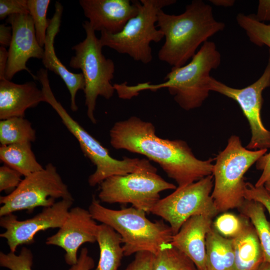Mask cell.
I'll use <instances>...</instances> for the list:
<instances>
[{
	"mask_svg": "<svg viewBox=\"0 0 270 270\" xmlns=\"http://www.w3.org/2000/svg\"><path fill=\"white\" fill-rule=\"evenodd\" d=\"M110 138L114 148L140 154L157 163L178 187L212 174L213 159H198L183 140L158 136L152 122L136 116L115 122L110 130Z\"/></svg>",
	"mask_w": 270,
	"mask_h": 270,
	"instance_id": "6da1fadb",
	"label": "cell"
},
{
	"mask_svg": "<svg viewBox=\"0 0 270 270\" xmlns=\"http://www.w3.org/2000/svg\"><path fill=\"white\" fill-rule=\"evenodd\" d=\"M156 26L165 38L158 58L172 68L185 65L200 44L225 28L224 22L214 18L212 6L202 0H192L178 15L160 10Z\"/></svg>",
	"mask_w": 270,
	"mask_h": 270,
	"instance_id": "7a4b0ae2",
	"label": "cell"
},
{
	"mask_svg": "<svg viewBox=\"0 0 270 270\" xmlns=\"http://www.w3.org/2000/svg\"><path fill=\"white\" fill-rule=\"evenodd\" d=\"M221 62V54L215 43L204 42L188 64L172 68L164 78V82L158 84L149 82L129 86L126 82L116 84L114 88L118 97L131 99L142 90L155 92L167 88L178 105L186 110L202 106L210 92L209 82L210 72L216 69Z\"/></svg>",
	"mask_w": 270,
	"mask_h": 270,
	"instance_id": "3957f363",
	"label": "cell"
},
{
	"mask_svg": "<svg viewBox=\"0 0 270 270\" xmlns=\"http://www.w3.org/2000/svg\"><path fill=\"white\" fill-rule=\"evenodd\" d=\"M88 210L96 220L110 226L120 235L124 256L140 252L156 254L172 246L174 234L170 226L162 220L150 221L142 210L133 206L110 209L94 197Z\"/></svg>",
	"mask_w": 270,
	"mask_h": 270,
	"instance_id": "277c9868",
	"label": "cell"
},
{
	"mask_svg": "<svg viewBox=\"0 0 270 270\" xmlns=\"http://www.w3.org/2000/svg\"><path fill=\"white\" fill-rule=\"evenodd\" d=\"M36 76L42 84L46 102L55 110L62 123L78 140L84 156L96 167L88 178L90 186L100 184L105 179L114 176L157 171L148 159L126 158L118 160L112 157L108 150L76 121L56 99L50 86L48 70L40 69Z\"/></svg>",
	"mask_w": 270,
	"mask_h": 270,
	"instance_id": "5b68a950",
	"label": "cell"
},
{
	"mask_svg": "<svg viewBox=\"0 0 270 270\" xmlns=\"http://www.w3.org/2000/svg\"><path fill=\"white\" fill-rule=\"evenodd\" d=\"M267 151L248 150L242 146L238 136H230L226 147L215 159L212 172V197L218 213L241 206L245 200L244 175Z\"/></svg>",
	"mask_w": 270,
	"mask_h": 270,
	"instance_id": "8992f818",
	"label": "cell"
},
{
	"mask_svg": "<svg viewBox=\"0 0 270 270\" xmlns=\"http://www.w3.org/2000/svg\"><path fill=\"white\" fill-rule=\"evenodd\" d=\"M86 38L81 42L73 46L75 52L69 62L74 69H80L84 76L85 87V105L86 114L91 122H96L94 116L96 99L98 96L110 99L115 91L111 83L114 78L115 65L113 60L105 57L102 52L100 38L95 34L88 20L82 23Z\"/></svg>",
	"mask_w": 270,
	"mask_h": 270,
	"instance_id": "52a82bcc",
	"label": "cell"
},
{
	"mask_svg": "<svg viewBox=\"0 0 270 270\" xmlns=\"http://www.w3.org/2000/svg\"><path fill=\"white\" fill-rule=\"evenodd\" d=\"M138 14L130 18L120 32L112 34L100 32L103 46H108L121 54H126L144 64L152 60V42H158L164 38L156 28L158 14L164 7L176 2V0H140Z\"/></svg>",
	"mask_w": 270,
	"mask_h": 270,
	"instance_id": "ba28073f",
	"label": "cell"
},
{
	"mask_svg": "<svg viewBox=\"0 0 270 270\" xmlns=\"http://www.w3.org/2000/svg\"><path fill=\"white\" fill-rule=\"evenodd\" d=\"M56 199L74 200L56 167L48 163L42 170L24 176L12 192L0 196V216L22 210L32 212L37 207L52 206Z\"/></svg>",
	"mask_w": 270,
	"mask_h": 270,
	"instance_id": "9c48e42d",
	"label": "cell"
},
{
	"mask_svg": "<svg viewBox=\"0 0 270 270\" xmlns=\"http://www.w3.org/2000/svg\"><path fill=\"white\" fill-rule=\"evenodd\" d=\"M98 197L102 202L130 204L132 206L150 212L160 198L162 192L176 190L156 172L144 171L110 176L100 184Z\"/></svg>",
	"mask_w": 270,
	"mask_h": 270,
	"instance_id": "30bf717a",
	"label": "cell"
},
{
	"mask_svg": "<svg viewBox=\"0 0 270 270\" xmlns=\"http://www.w3.org/2000/svg\"><path fill=\"white\" fill-rule=\"evenodd\" d=\"M214 185L213 175L175 190L160 199L151 211L169 224L173 234L190 217L203 215L214 218L218 212L212 197Z\"/></svg>",
	"mask_w": 270,
	"mask_h": 270,
	"instance_id": "8fae6325",
	"label": "cell"
},
{
	"mask_svg": "<svg viewBox=\"0 0 270 270\" xmlns=\"http://www.w3.org/2000/svg\"><path fill=\"white\" fill-rule=\"evenodd\" d=\"M210 89L236 101L246 118L251 138L246 148L250 150L270 148V131L264 126L261 118L264 99L262 92L270 86V50L267 65L262 75L254 83L242 88L230 87L211 76Z\"/></svg>",
	"mask_w": 270,
	"mask_h": 270,
	"instance_id": "7c38bea8",
	"label": "cell"
},
{
	"mask_svg": "<svg viewBox=\"0 0 270 270\" xmlns=\"http://www.w3.org/2000/svg\"><path fill=\"white\" fill-rule=\"evenodd\" d=\"M74 200H60L52 206L44 208L32 218L20 220L14 214L0 217V226L5 230L0 236L6 240L10 252L18 246L34 242L36 234L49 228H60L63 224Z\"/></svg>",
	"mask_w": 270,
	"mask_h": 270,
	"instance_id": "4fadbf2b",
	"label": "cell"
},
{
	"mask_svg": "<svg viewBox=\"0 0 270 270\" xmlns=\"http://www.w3.org/2000/svg\"><path fill=\"white\" fill-rule=\"evenodd\" d=\"M98 226L88 210L76 206L70 210L62 226L46 238V244L62 248L65 262L71 266L77 262L82 245L96 242Z\"/></svg>",
	"mask_w": 270,
	"mask_h": 270,
	"instance_id": "5bb4252c",
	"label": "cell"
},
{
	"mask_svg": "<svg viewBox=\"0 0 270 270\" xmlns=\"http://www.w3.org/2000/svg\"><path fill=\"white\" fill-rule=\"evenodd\" d=\"M7 23L12 28V36L8 50V58L6 79L10 80L18 72L26 70L37 80L26 66L30 58L42 59L44 48L38 43L32 18L29 14L9 16Z\"/></svg>",
	"mask_w": 270,
	"mask_h": 270,
	"instance_id": "9a60e30c",
	"label": "cell"
},
{
	"mask_svg": "<svg viewBox=\"0 0 270 270\" xmlns=\"http://www.w3.org/2000/svg\"><path fill=\"white\" fill-rule=\"evenodd\" d=\"M85 16L94 31L116 34L138 13L140 0H80Z\"/></svg>",
	"mask_w": 270,
	"mask_h": 270,
	"instance_id": "2e32d148",
	"label": "cell"
},
{
	"mask_svg": "<svg viewBox=\"0 0 270 270\" xmlns=\"http://www.w3.org/2000/svg\"><path fill=\"white\" fill-rule=\"evenodd\" d=\"M212 218L203 215L192 216L172 239L171 245L186 255L198 270H206V236L212 228Z\"/></svg>",
	"mask_w": 270,
	"mask_h": 270,
	"instance_id": "e0dca14e",
	"label": "cell"
},
{
	"mask_svg": "<svg viewBox=\"0 0 270 270\" xmlns=\"http://www.w3.org/2000/svg\"><path fill=\"white\" fill-rule=\"evenodd\" d=\"M54 7V12L50 19L47 30L42 62L46 69L54 72L62 80L70 94V109L72 112H76L78 110L76 102V94L79 90H84V79L82 73H73L67 69L56 56L54 42L60 31L63 6L59 2H56Z\"/></svg>",
	"mask_w": 270,
	"mask_h": 270,
	"instance_id": "ac0fdd59",
	"label": "cell"
},
{
	"mask_svg": "<svg viewBox=\"0 0 270 270\" xmlns=\"http://www.w3.org/2000/svg\"><path fill=\"white\" fill-rule=\"evenodd\" d=\"M46 102L42 89L34 82L17 84L6 79L0 80V119L23 117L26 110Z\"/></svg>",
	"mask_w": 270,
	"mask_h": 270,
	"instance_id": "d6986e66",
	"label": "cell"
},
{
	"mask_svg": "<svg viewBox=\"0 0 270 270\" xmlns=\"http://www.w3.org/2000/svg\"><path fill=\"white\" fill-rule=\"evenodd\" d=\"M232 239L235 257V270H256L264 262L260 240L248 218L242 232Z\"/></svg>",
	"mask_w": 270,
	"mask_h": 270,
	"instance_id": "ffe728a7",
	"label": "cell"
},
{
	"mask_svg": "<svg viewBox=\"0 0 270 270\" xmlns=\"http://www.w3.org/2000/svg\"><path fill=\"white\" fill-rule=\"evenodd\" d=\"M206 270H235L232 238L220 235L212 227L206 236Z\"/></svg>",
	"mask_w": 270,
	"mask_h": 270,
	"instance_id": "44dd1931",
	"label": "cell"
},
{
	"mask_svg": "<svg viewBox=\"0 0 270 270\" xmlns=\"http://www.w3.org/2000/svg\"><path fill=\"white\" fill-rule=\"evenodd\" d=\"M96 242L100 248L97 266L92 270H118L124 256L120 235L110 226L100 224Z\"/></svg>",
	"mask_w": 270,
	"mask_h": 270,
	"instance_id": "7402d4cb",
	"label": "cell"
},
{
	"mask_svg": "<svg viewBox=\"0 0 270 270\" xmlns=\"http://www.w3.org/2000/svg\"><path fill=\"white\" fill-rule=\"evenodd\" d=\"M0 160L24 177L44 168L36 160L30 142L1 146Z\"/></svg>",
	"mask_w": 270,
	"mask_h": 270,
	"instance_id": "603a6c76",
	"label": "cell"
},
{
	"mask_svg": "<svg viewBox=\"0 0 270 270\" xmlns=\"http://www.w3.org/2000/svg\"><path fill=\"white\" fill-rule=\"evenodd\" d=\"M264 208L258 202L245 199L238 209L254 226L263 250L264 262L270 264V222L266 219Z\"/></svg>",
	"mask_w": 270,
	"mask_h": 270,
	"instance_id": "cb8c5ba5",
	"label": "cell"
},
{
	"mask_svg": "<svg viewBox=\"0 0 270 270\" xmlns=\"http://www.w3.org/2000/svg\"><path fill=\"white\" fill-rule=\"evenodd\" d=\"M36 131L32 124L23 117H14L0 121L1 146L35 141Z\"/></svg>",
	"mask_w": 270,
	"mask_h": 270,
	"instance_id": "d4e9b609",
	"label": "cell"
},
{
	"mask_svg": "<svg viewBox=\"0 0 270 270\" xmlns=\"http://www.w3.org/2000/svg\"><path fill=\"white\" fill-rule=\"evenodd\" d=\"M152 270H198L194 263L172 246L154 254Z\"/></svg>",
	"mask_w": 270,
	"mask_h": 270,
	"instance_id": "484cf974",
	"label": "cell"
},
{
	"mask_svg": "<svg viewBox=\"0 0 270 270\" xmlns=\"http://www.w3.org/2000/svg\"><path fill=\"white\" fill-rule=\"evenodd\" d=\"M236 20L251 42L258 46H267L270 50V24L258 21L254 14L239 13Z\"/></svg>",
	"mask_w": 270,
	"mask_h": 270,
	"instance_id": "4316f807",
	"label": "cell"
},
{
	"mask_svg": "<svg viewBox=\"0 0 270 270\" xmlns=\"http://www.w3.org/2000/svg\"><path fill=\"white\" fill-rule=\"evenodd\" d=\"M50 0H28V7L40 46L44 47L50 19L46 18Z\"/></svg>",
	"mask_w": 270,
	"mask_h": 270,
	"instance_id": "83f0119b",
	"label": "cell"
},
{
	"mask_svg": "<svg viewBox=\"0 0 270 270\" xmlns=\"http://www.w3.org/2000/svg\"><path fill=\"white\" fill-rule=\"evenodd\" d=\"M247 219L242 215L239 216L232 213L224 212L216 218L212 222V227L224 237L232 238L242 232Z\"/></svg>",
	"mask_w": 270,
	"mask_h": 270,
	"instance_id": "f1b7e54d",
	"label": "cell"
},
{
	"mask_svg": "<svg viewBox=\"0 0 270 270\" xmlns=\"http://www.w3.org/2000/svg\"><path fill=\"white\" fill-rule=\"evenodd\" d=\"M33 254L31 250L24 246L19 254L11 252H0V266L10 270H32Z\"/></svg>",
	"mask_w": 270,
	"mask_h": 270,
	"instance_id": "f546056e",
	"label": "cell"
},
{
	"mask_svg": "<svg viewBox=\"0 0 270 270\" xmlns=\"http://www.w3.org/2000/svg\"><path fill=\"white\" fill-rule=\"evenodd\" d=\"M22 176L16 170L4 164L0 167V192L10 193L20 184Z\"/></svg>",
	"mask_w": 270,
	"mask_h": 270,
	"instance_id": "4dcf8cb0",
	"label": "cell"
},
{
	"mask_svg": "<svg viewBox=\"0 0 270 270\" xmlns=\"http://www.w3.org/2000/svg\"><path fill=\"white\" fill-rule=\"evenodd\" d=\"M244 198L246 200H253L261 203L268 210L270 216V193L264 186L256 187L249 182H246Z\"/></svg>",
	"mask_w": 270,
	"mask_h": 270,
	"instance_id": "1f68e13d",
	"label": "cell"
},
{
	"mask_svg": "<svg viewBox=\"0 0 270 270\" xmlns=\"http://www.w3.org/2000/svg\"><path fill=\"white\" fill-rule=\"evenodd\" d=\"M29 14L28 0H0V20L13 14Z\"/></svg>",
	"mask_w": 270,
	"mask_h": 270,
	"instance_id": "d6a6232c",
	"label": "cell"
},
{
	"mask_svg": "<svg viewBox=\"0 0 270 270\" xmlns=\"http://www.w3.org/2000/svg\"><path fill=\"white\" fill-rule=\"evenodd\" d=\"M154 256L148 252H138L124 270H152Z\"/></svg>",
	"mask_w": 270,
	"mask_h": 270,
	"instance_id": "836d02e7",
	"label": "cell"
},
{
	"mask_svg": "<svg viewBox=\"0 0 270 270\" xmlns=\"http://www.w3.org/2000/svg\"><path fill=\"white\" fill-rule=\"evenodd\" d=\"M257 170H262L261 176L254 184L256 187L263 186L270 178V152L260 157L256 162Z\"/></svg>",
	"mask_w": 270,
	"mask_h": 270,
	"instance_id": "e575fe53",
	"label": "cell"
},
{
	"mask_svg": "<svg viewBox=\"0 0 270 270\" xmlns=\"http://www.w3.org/2000/svg\"><path fill=\"white\" fill-rule=\"evenodd\" d=\"M94 266L93 258L89 256L86 248L81 249L77 262L71 266L68 270H92Z\"/></svg>",
	"mask_w": 270,
	"mask_h": 270,
	"instance_id": "d590c367",
	"label": "cell"
},
{
	"mask_svg": "<svg viewBox=\"0 0 270 270\" xmlns=\"http://www.w3.org/2000/svg\"><path fill=\"white\" fill-rule=\"evenodd\" d=\"M254 16L259 22H270V0H260L256 14Z\"/></svg>",
	"mask_w": 270,
	"mask_h": 270,
	"instance_id": "8d00e7d4",
	"label": "cell"
},
{
	"mask_svg": "<svg viewBox=\"0 0 270 270\" xmlns=\"http://www.w3.org/2000/svg\"><path fill=\"white\" fill-rule=\"evenodd\" d=\"M12 36V30L11 26L5 24L0 25V46H10Z\"/></svg>",
	"mask_w": 270,
	"mask_h": 270,
	"instance_id": "74e56055",
	"label": "cell"
},
{
	"mask_svg": "<svg viewBox=\"0 0 270 270\" xmlns=\"http://www.w3.org/2000/svg\"><path fill=\"white\" fill-rule=\"evenodd\" d=\"M8 52L6 48L0 46V80H5L6 72L8 62Z\"/></svg>",
	"mask_w": 270,
	"mask_h": 270,
	"instance_id": "f35d334b",
	"label": "cell"
},
{
	"mask_svg": "<svg viewBox=\"0 0 270 270\" xmlns=\"http://www.w3.org/2000/svg\"><path fill=\"white\" fill-rule=\"evenodd\" d=\"M210 1L216 6L224 8L232 7L235 3L234 0H210Z\"/></svg>",
	"mask_w": 270,
	"mask_h": 270,
	"instance_id": "ab89813d",
	"label": "cell"
},
{
	"mask_svg": "<svg viewBox=\"0 0 270 270\" xmlns=\"http://www.w3.org/2000/svg\"><path fill=\"white\" fill-rule=\"evenodd\" d=\"M256 270H270V264L264 262Z\"/></svg>",
	"mask_w": 270,
	"mask_h": 270,
	"instance_id": "60d3db41",
	"label": "cell"
},
{
	"mask_svg": "<svg viewBox=\"0 0 270 270\" xmlns=\"http://www.w3.org/2000/svg\"><path fill=\"white\" fill-rule=\"evenodd\" d=\"M264 186L266 190L270 193V178L264 183Z\"/></svg>",
	"mask_w": 270,
	"mask_h": 270,
	"instance_id": "b9f144b4",
	"label": "cell"
}]
</instances>
